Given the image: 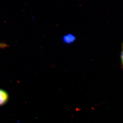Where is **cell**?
Segmentation results:
<instances>
[{
    "label": "cell",
    "instance_id": "1",
    "mask_svg": "<svg viewBox=\"0 0 123 123\" xmlns=\"http://www.w3.org/2000/svg\"><path fill=\"white\" fill-rule=\"evenodd\" d=\"M9 96L8 93L3 89L0 88V106H4L8 102Z\"/></svg>",
    "mask_w": 123,
    "mask_h": 123
},
{
    "label": "cell",
    "instance_id": "4",
    "mask_svg": "<svg viewBox=\"0 0 123 123\" xmlns=\"http://www.w3.org/2000/svg\"><path fill=\"white\" fill-rule=\"evenodd\" d=\"M121 59L122 62V65L123 67V44L122 46V50L121 54Z\"/></svg>",
    "mask_w": 123,
    "mask_h": 123
},
{
    "label": "cell",
    "instance_id": "2",
    "mask_svg": "<svg viewBox=\"0 0 123 123\" xmlns=\"http://www.w3.org/2000/svg\"><path fill=\"white\" fill-rule=\"evenodd\" d=\"M76 37L73 34L68 33L64 35L62 38V41L66 44H71L76 41Z\"/></svg>",
    "mask_w": 123,
    "mask_h": 123
},
{
    "label": "cell",
    "instance_id": "3",
    "mask_svg": "<svg viewBox=\"0 0 123 123\" xmlns=\"http://www.w3.org/2000/svg\"><path fill=\"white\" fill-rule=\"evenodd\" d=\"M8 45L6 43H0V49H4L8 47Z\"/></svg>",
    "mask_w": 123,
    "mask_h": 123
}]
</instances>
